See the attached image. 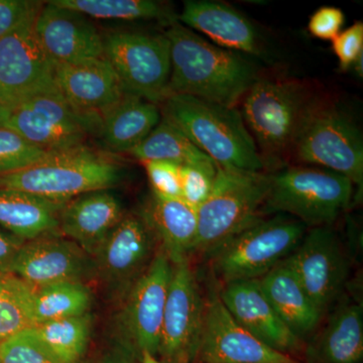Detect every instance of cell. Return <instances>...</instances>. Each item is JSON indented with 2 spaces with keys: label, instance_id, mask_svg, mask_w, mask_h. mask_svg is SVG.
<instances>
[{
  "label": "cell",
  "instance_id": "obj_38",
  "mask_svg": "<svg viewBox=\"0 0 363 363\" xmlns=\"http://www.w3.org/2000/svg\"><path fill=\"white\" fill-rule=\"evenodd\" d=\"M344 23L345 14L338 7H320L310 18L308 30L316 39L332 42L341 33Z\"/></svg>",
  "mask_w": 363,
  "mask_h": 363
},
{
  "label": "cell",
  "instance_id": "obj_41",
  "mask_svg": "<svg viewBox=\"0 0 363 363\" xmlns=\"http://www.w3.org/2000/svg\"><path fill=\"white\" fill-rule=\"evenodd\" d=\"M11 109L0 101V126L6 125Z\"/></svg>",
  "mask_w": 363,
  "mask_h": 363
},
{
  "label": "cell",
  "instance_id": "obj_14",
  "mask_svg": "<svg viewBox=\"0 0 363 363\" xmlns=\"http://www.w3.org/2000/svg\"><path fill=\"white\" fill-rule=\"evenodd\" d=\"M198 357L204 363L291 362L292 357L271 347L245 330L231 316L219 294H210Z\"/></svg>",
  "mask_w": 363,
  "mask_h": 363
},
{
  "label": "cell",
  "instance_id": "obj_37",
  "mask_svg": "<svg viewBox=\"0 0 363 363\" xmlns=\"http://www.w3.org/2000/svg\"><path fill=\"white\" fill-rule=\"evenodd\" d=\"M332 50L337 57L341 70L352 68L363 54V23L357 21L332 40Z\"/></svg>",
  "mask_w": 363,
  "mask_h": 363
},
{
  "label": "cell",
  "instance_id": "obj_24",
  "mask_svg": "<svg viewBox=\"0 0 363 363\" xmlns=\"http://www.w3.org/2000/svg\"><path fill=\"white\" fill-rule=\"evenodd\" d=\"M145 220L161 240L172 264L188 259L197 238V210L181 198H166L152 193Z\"/></svg>",
  "mask_w": 363,
  "mask_h": 363
},
{
  "label": "cell",
  "instance_id": "obj_28",
  "mask_svg": "<svg viewBox=\"0 0 363 363\" xmlns=\"http://www.w3.org/2000/svg\"><path fill=\"white\" fill-rule=\"evenodd\" d=\"M91 298L89 289L81 281L30 286L28 307L33 326L87 314Z\"/></svg>",
  "mask_w": 363,
  "mask_h": 363
},
{
  "label": "cell",
  "instance_id": "obj_44",
  "mask_svg": "<svg viewBox=\"0 0 363 363\" xmlns=\"http://www.w3.org/2000/svg\"><path fill=\"white\" fill-rule=\"evenodd\" d=\"M267 363H298V362H296L295 360H294V362H267Z\"/></svg>",
  "mask_w": 363,
  "mask_h": 363
},
{
  "label": "cell",
  "instance_id": "obj_33",
  "mask_svg": "<svg viewBox=\"0 0 363 363\" xmlns=\"http://www.w3.org/2000/svg\"><path fill=\"white\" fill-rule=\"evenodd\" d=\"M49 154L28 142L13 128L0 126V176L28 168Z\"/></svg>",
  "mask_w": 363,
  "mask_h": 363
},
{
  "label": "cell",
  "instance_id": "obj_39",
  "mask_svg": "<svg viewBox=\"0 0 363 363\" xmlns=\"http://www.w3.org/2000/svg\"><path fill=\"white\" fill-rule=\"evenodd\" d=\"M42 6V2L28 0H0V39Z\"/></svg>",
  "mask_w": 363,
  "mask_h": 363
},
{
  "label": "cell",
  "instance_id": "obj_42",
  "mask_svg": "<svg viewBox=\"0 0 363 363\" xmlns=\"http://www.w3.org/2000/svg\"><path fill=\"white\" fill-rule=\"evenodd\" d=\"M352 68L354 69L355 73H357L358 77H363V54L358 57L357 61L353 64Z\"/></svg>",
  "mask_w": 363,
  "mask_h": 363
},
{
  "label": "cell",
  "instance_id": "obj_13",
  "mask_svg": "<svg viewBox=\"0 0 363 363\" xmlns=\"http://www.w3.org/2000/svg\"><path fill=\"white\" fill-rule=\"evenodd\" d=\"M286 262L324 315L342 293L350 272L335 233L331 227L311 228Z\"/></svg>",
  "mask_w": 363,
  "mask_h": 363
},
{
  "label": "cell",
  "instance_id": "obj_31",
  "mask_svg": "<svg viewBox=\"0 0 363 363\" xmlns=\"http://www.w3.org/2000/svg\"><path fill=\"white\" fill-rule=\"evenodd\" d=\"M55 4L88 18L136 21L167 16L164 6L152 0H54Z\"/></svg>",
  "mask_w": 363,
  "mask_h": 363
},
{
  "label": "cell",
  "instance_id": "obj_9",
  "mask_svg": "<svg viewBox=\"0 0 363 363\" xmlns=\"http://www.w3.org/2000/svg\"><path fill=\"white\" fill-rule=\"evenodd\" d=\"M102 116L79 111L58 90L40 93L11 108L6 126L47 152L84 145L101 130Z\"/></svg>",
  "mask_w": 363,
  "mask_h": 363
},
{
  "label": "cell",
  "instance_id": "obj_34",
  "mask_svg": "<svg viewBox=\"0 0 363 363\" xmlns=\"http://www.w3.org/2000/svg\"><path fill=\"white\" fill-rule=\"evenodd\" d=\"M0 363H61L40 342L32 328L0 342Z\"/></svg>",
  "mask_w": 363,
  "mask_h": 363
},
{
  "label": "cell",
  "instance_id": "obj_8",
  "mask_svg": "<svg viewBox=\"0 0 363 363\" xmlns=\"http://www.w3.org/2000/svg\"><path fill=\"white\" fill-rule=\"evenodd\" d=\"M307 229L284 214L259 217L210 255L214 274L225 285L259 279L292 255Z\"/></svg>",
  "mask_w": 363,
  "mask_h": 363
},
{
  "label": "cell",
  "instance_id": "obj_10",
  "mask_svg": "<svg viewBox=\"0 0 363 363\" xmlns=\"http://www.w3.org/2000/svg\"><path fill=\"white\" fill-rule=\"evenodd\" d=\"M105 59L128 94L160 104L168 96L171 45L166 35L116 32L104 38Z\"/></svg>",
  "mask_w": 363,
  "mask_h": 363
},
{
  "label": "cell",
  "instance_id": "obj_12",
  "mask_svg": "<svg viewBox=\"0 0 363 363\" xmlns=\"http://www.w3.org/2000/svg\"><path fill=\"white\" fill-rule=\"evenodd\" d=\"M205 307L189 260L173 264L159 350L167 362L192 363L198 357Z\"/></svg>",
  "mask_w": 363,
  "mask_h": 363
},
{
  "label": "cell",
  "instance_id": "obj_5",
  "mask_svg": "<svg viewBox=\"0 0 363 363\" xmlns=\"http://www.w3.org/2000/svg\"><path fill=\"white\" fill-rule=\"evenodd\" d=\"M350 179L314 166L284 167L271 174L264 209L289 214L307 228L330 227L355 198Z\"/></svg>",
  "mask_w": 363,
  "mask_h": 363
},
{
  "label": "cell",
  "instance_id": "obj_35",
  "mask_svg": "<svg viewBox=\"0 0 363 363\" xmlns=\"http://www.w3.org/2000/svg\"><path fill=\"white\" fill-rule=\"evenodd\" d=\"M217 166H181V199L198 209L213 188Z\"/></svg>",
  "mask_w": 363,
  "mask_h": 363
},
{
  "label": "cell",
  "instance_id": "obj_15",
  "mask_svg": "<svg viewBox=\"0 0 363 363\" xmlns=\"http://www.w3.org/2000/svg\"><path fill=\"white\" fill-rule=\"evenodd\" d=\"M91 257L73 241L44 235L23 243L4 272L28 285L42 286L80 281L91 271Z\"/></svg>",
  "mask_w": 363,
  "mask_h": 363
},
{
  "label": "cell",
  "instance_id": "obj_18",
  "mask_svg": "<svg viewBox=\"0 0 363 363\" xmlns=\"http://www.w3.org/2000/svg\"><path fill=\"white\" fill-rule=\"evenodd\" d=\"M219 297L234 320L272 350L288 354L301 347L302 340L274 311L259 279L226 284Z\"/></svg>",
  "mask_w": 363,
  "mask_h": 363
},
{
  "label": "cell",
  "instance_id": "obj_11",
  "mask_svg": "<svg viewBox=\"0 0 363 363\" xmlns=\"http://www.w3.org/2000/svg\"><path fill=\"white\" fill-rule=\"evenodd\" d=\"M40 9L0 39V101L9 109L40 93L58 90L56 64L35 33Z\"/></svg>",
  "mask_w": 363,
  "mask_h": 363
},
{
  "label": "cell",
  "instance_id": "obj_6",
  "mask_svg": "<svg viewBox=\"0 0 363 363\" xmlns=\"http://www.w3.org/2000/svg\"><path fill=\"white\" fill-rule=\"evenodd\" d=\"M121 169L85 147L50 152L25 169L0 176V190L20 191L58 201L105 191L121 180Z\"/></svg>",
  "mask_w": 363,
  "mask_h": 363
},
{
  "label": "cell",
  "instance_id": "obj_43",
  "mask_svg": "<svg viewBox=\"0 0 363 363\" xmlns=\"http://www.w3.org/2000/svg\"><path fill=\"white\" fill-rule=\"evenodd\" d=\"M142 362L140 363H161L152 353L142 352Z\"/></svg>",
  "mask_w": 363,
  "mask_h": 363
},
{
  "label": "cell",
  "instance_id": "obj_29",
  "mask_svg": "<svg viewBox=\"0 0 363 363\" xmlns=\"http://www.w3.org/2000/svg\"><path fill=\"white\" fill-rule=\"evenodd\" d=\"M130 154L142 162L168 161L180 166H216L207 155L164 117Z\"/></svg>",
  "mask_w": 363,
  "mask_h": 363
},
{
  "label": "cell",
  "instance_id": "obj_2",
  "mask_svg": "<svg viewBox=\"0 0 363 363\" xmlns=\"http://www.w3.org/2000/svg\"><path fill=\"white\" fill-rule=\"evenodd\" d=\"M162 116L217 167L264 172V164L240 111L189 95H169Z\"/></svg>",
  "mask_w": 363,
  "mask_h": 363
},
{
  "label": "cell",
  "instance_id": "obj_17",
  "mask_svg": "<svg viewBox=\"0 0 363 363\" xmlns=\"http://www.w3.org/2000/svg\"><path fill=\"white\" fill-rule=\"evenodd\" d=\"M35 28L40 44L55 64L104 57V38L88 16L78 11L47 2L38 13Z\"/></svg>",
  "mask_w": 363,
  "mask_h": 363
},
{
  "label": "cell",
  "instance_id": "obj_32",
  "mask_svg": "<svg viewBox=\"0 0 363 363\" xmlns=\"http://www.w3.org/2000/svg\"><path fill=\"white\" fill-rule=\"evenodd\" d=\"M30 286L9 272L0 271V342L32 328Z\"/></svg>",
  "mask_w": 363,
  "mask_h": 363
},
{
  "label": "cell",
  "instance_id": "obj_19",
  "mask_svg": "<svg viewBox=\"0 0 363 363\" xmlns=\"http://www.w3.org/2000/svg\"><path fill=\"white\" fill-rule=\"evenodd\" d=\"M154 236L143 215L123 216L93 257L104 279L124 285L140 278L152 262Z\"/></svg>",
  "mask_w": 363,
  "mask_h": 363
},
{
  "label": "cell",
  "instance_id": "obj_4",
  "mask_svg": "<svg viewBox=\"0 0 363 363\" xmlns=\"http://www.w3.org/2000/svg\"><path fill=\"white\" fill-rule=\"evenodd\" d=\"M291 159L305 166L330 169L350 179L355 199L363 189V140L350 111L332 100L314 96L294 140Z\"/></svg>",
  "mask_w": 363,
  "mask_h": 363
},
{
  "label": "cell",
  "instance_id": "obj_3",
  "mask_svg": "<svg viewBox=\"0 0 363 363\" xmlns=\"http://www.w3.org/2000/svg\"><path fill=\"white\" fill-rule=\"evenodd\" d=\"M314 96L301 81L257 79L242 98L241 116L264 169L278 171L291 160L298 125Z\"/></svg>",
  "mask_w": 363,
  "mask_h": 363
},
{
  "label": "cell",
  "instance_id": "obj_27",
  "mask_svg": "<svg viewBox=\"0 0 363 363\" xmlns=\"http://www.w3.org/2000/svg\"><path fill=\"white\" fill-rule=\"evenodd\" d=\"M161 116L157 104L128 94L102 116L99 135L113 152H130L155 130Z\"/></svg>",
  "mask_w": 363,
  "mask_h": 363
},
{
  "label": "cell",
  "instance_id": "obj_7",
  "mask_svg": "<svg viewBox=\"0 0 363 363\" xmlns=\"http://www.w3.org/2000/svg\"><path fill=\"white\" fill-rule=\"evenodd\" d=\"M271 185V173L217 167L213 188L197 209L193 252L211 255L241 229L259 218Z\"/></svg>",
  "mask_w": 363,
  "mask_h": 363
},
{
  "label": "cell",
  "instance_id": "obj_45",
  "mask_svg": "<svg viewBox=\"0 0 363 363\" xmlns=\"http://www.w3.org/2000/svg\"><path fill=\"white\" fill-rule=\"evenodd\" d=\"M105 363H116V362H105Z\"/></svg>",
  "mask_w": 363,
  "mask_h": 363
},
{
  "label": "cell",
  "instance_id": "obj_26",
  "mask_svg": "<svg viewBox=\"0 0 363 363\" xmlns=\"http://www.w3.org/2000/svg\"><path fill=\"white\" fill-rule=\"evenodd\" d=\"M67 202L20 191L0 190V225L18 240H35L58 228Z\"/></svg>",
  "mask_w": 363,
  "mask_h": 363
},
{
  "label": "cell",
  "instance_id": "obj_21",
  "mask_svg": "<svg viewBox=\"0 0 363 363\" xmlns=\"http://www.w3.org/2000/svg\"><path fill=\"white\" fill-rule=\"evenodd\" d=\"M180 21L186 28L203 33L223 49L243 55L259 54L255 26L224 2L188 0L184 2Z\"/></svg>",
  "mask_w": 363,
  "mask_h": 363
},
{
  "label": "cell",
  "instance_id": "obj_36",
  "mask_svg": "<svg viewBox=\"0 0 363 363\" xmlns=\"http://www.w3.org/2000/svg\"><path fill=\"white\" fill-rule=\"evenodd\" d=\"M152 193L166 198H181L180 164L168 161L143 162Z\"/></svg>",
  "mask_w": 363,
  "mask_h": 363
},
{
  "label": "cell",
  "instance_id": "obj_40",
  "mask_svg": "<svg viewBox=\"0 0 363 363\" xmlns=\"http://www.w3.org/2000/svg\"><path fill=\"white\" fill-rule=\"evenodd\" d=\"M23 245V241L18 240L16 236L0 231V271H6Z\"/></svg>",
  "mask_w": 363,
  "mask_h": 363
},
{
  "label": "cell",
  "instance_id": "obj_30",
  "mask_svg": "<svg viewBox=\"0 0 363 363\" xmlns=\"http://www.w3.org/2000/svg\"><path fill=\"white\" fill-rule=\"evenodd\" d=\"M90 328L88 314L33 327L40 342L61 363H76L82 357L89 341Z\"/></svg>",
  "mask_w": 363,
  "mask_h": 363
},
{
  "label": "cell",
  "instance_id": "obj_20",
  "mask_svg": "<svg viewBox=\"0 0 363 363\" xmlns=\"http://www.w3.org/2000/svg\"><path fill=\"white\" fill-rule=\"evenodd\" d=\"M55 84L72 106L101 116L128 95L104 57L78 63L56 64Z\"/></svg>",
  "mask_w": 363,
  "mask_h": 363
},
{
  "label": "cell",
  "instance_id": "obj_1",
  "mask_svg": "<svg viewBox=\"0 0 363 363\" xmlns=\"http://www.w3.org/2000/svg\"><path fill=\"white\" fill-rule=\"evenodd\" d=\"M164 35L171 45L168 96L189 95L236 107L257 80L255 66L243 54L212 44L178 23Z\"/></svg>",
  "mask_w": 363,
  "mask_h": 363
},
{
  "label": "cell",
  "instance_id": "obj_25",
  "mask_svg": "<svg viewBox=\"0 0 363 363\" xmlns=\"http://www.w3.org/2000/svg\"><path fill=\"white\" fill-rule=\"evenodd\" d=\"M310 363H359L363 358L362 305L339 306L307 352Z\"/></svg>",
  "mask_w": 363,
  "mask_h": 363
},
{
  "label": "cell",
  "instance_id": "obj_16",
  "mask_svg": "<svg viewBox=\"0 0 363 363\" xmlns=\"http://www.w3.org/2000/svg\"><path fill=\"white\" fill-rule=\"evenodd\" d=\"M172 271L173 264L162 250L131 288L126 306V328L142 352L154 355L159 352Z\"/></svg>",
  "mask_w": 363,
  "mask_h": 363
},
{
  "label": "cell",
  "instance_id": "obj_22",
  "mask_svg": "<svg viewBox=\"0 0 363 363\" xmlns=\"http://www.w3.org/2000/svg\"><path fill=\"white\" fill-rule=\"evenodd\" d=\"M123 217L116 196L97 191L67 202L59 227L66 238L93 259Z\"/></svg>",
  "mask_w": 363,
  "mask_h": 363
},
{
  "label": "cell",
  "instance_id": "obj_23",
  "mask_svg": "<svg viewBox=\"0 0 363 363\" xmlns=\"http://www.w3.org/2000/svg\"><path fill=\"white\" fill-rule=\"evenodd\" d=\"M259 283L281 321L301 340L317 328L323 314L286 259L260 278Z\"/></svg>",
  "mask_w": 363,
  "mask_h": 363
}]
</instances>
